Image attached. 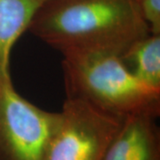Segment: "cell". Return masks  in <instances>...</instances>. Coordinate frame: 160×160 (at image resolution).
<instances>
[{
    "label": "cell",
    "instance_id": "6da1fadb",
    "mask_svg": "<svg viewBox=\"0 0 160 160\" xmlns=\"http://www.w3.org/2000/svg\"><path fill=\"white\" fill-rule=\"evenodd\" d=\"M29 31L64 56L122 57L150 34L136 0H46Z\"/></svg>",
    "mask_w": 160,
    "mask_h": 160
},
{
    "label": "cell",
    "instance_id": "7a4b0ae2",
    "mask_svg": "<svg viewBox=\"0 0 160 160\" xmlns=\"http://www.w3.org/2000/svg\"><path fill=\"white\" fill-rule=\"evenodd\" d=\"M62 66L66 98L85 101L122 118L159 117L160 90L138 79L119 56L69 55L63 57Z\"/></svg>",
    "mask_w": 160,
    "mask_h": 160
},
{
    "label": "cell",
    "instance_id": "3957f363",
    "mask_svg": "<svg viewBox=\"0 0 160 160\" xmlns=\"http://www.w3.org/2000/svg\"><path fill=\"white\" fill-rule=\"evenodd\" d=\"M44 160H103L125 118L79 99L66 98Z\"/></svg>",
    "mask_w": 160,
    "mask_h": 160
},
{
    "label": "cell",
    "instance_id": "277c9868",
    "mask_svg": "<svg viewBox=\"0 0 160 160\" xmlns=\"http://www.w3.org/2000/svg\"><path fill=\"white\" fill-rule=\"evenodd\" d=\"M60 119V112L40 109L12 83L0 86V160H44Z\"/></svg>",
    "mask_w": 160,
    "mask_h": 160
},
{
    "label": "cell",
    "instance_id": "5b68a950",
    "mask_svg": "<svg viewBox=\"0 0 160 160\" xmlns=\"http://www.w3.org/2000/svg\"><path fill=\"white\" fill-rule=\"evenodd\" d=\"M156 119L146 114L126 118L103 160H160V131Z\"/></svg>",
    "mask_w": 160,
    "mask_h": 160
},
{
    "label": "cell",
    "instance_id": "8992f818",
    "mask_svg": "<svg viewBox=\"0 0 160 160\" xmlns=\"http://www.w3.org/2000/svg\"><path fill=\"white\" fill-rule=\"evenodd\" d=\"M46 0H0V86L12 83L10 56L12 47L27 30Z\"/></svg>",
    "mask_w": 160,
    "mask_h": 160
},
{
    "label": "cell",
    "instance_id": "52a82bcc",
    "mask_svg": "<svg viewBox=\"0 0 160 160\" xmlns=\"http://www.w3.org/2000/svg\"><path fill=\"white\" fill-rule=\"evenodd\" d=\"M121 59L138 79L160 90V35L138 40Z\"/></svg>",
    "mask_w": 160,
    "mask_h": 160
},
{
    "label": "cell",
    "instance_id": "ba28073f",
    "mask_svg": "<svg viewBox=\"0 0 160 160\" xmlns=\"http://www.w3.org/2000/svg\"><path fill=\"white\" fill-rule=\"evenodd\" d=\"M137 4L150 34L160 35V0H138Z\"/></svg>",
    "mask_w": 160,
    "mask_h": 160
},
{
    "label": "cell",
    "instance_id": "9c48e42d",
    "mask_svg": "<svg viewBox=\"0 0 160 160\" xmlns=\"http://www.w3.org/2000/svg\"><path fill=\"white\" fill-rule=\"evenodd\" d=\"M136 1H138V0H136Z\"/></svg>",
    "mask_w": 160,
    "mask_h": 160
}]
</instances>
